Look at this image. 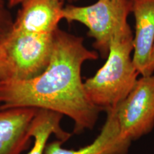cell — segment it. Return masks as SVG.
<instances>
[{"instance_id": "4fadbf2b", "label": "cell", "mask_w": 154, "mask_h": 154, "mask_svg": "<svg viewBox=\"0 0 154 154\" xmlns=\"http://www.w3.org/2000/svg\"><path fill=\"white\" fill-rule=\"evenodd\" d=\"M153 73H154V44L151 49V55H150L149 63H148L146 71L145 72H144V74L143 76L151 75L152 74H153Z\"/></svg>"}, {"instance_id": "7a4b0ae2", "label": "cell", "mask_w": 154, "mask_h": 154, "mask_svg": "<svg viewBox=\"0 0 154 154\" xmlns=\"http://www.w3.org/2000/svg\"><path fill=\"white\" fill-rule=\"evenodd\" d=\"M133 51L134 35L127 25L112 38L103 66L84 82L88 99L101 111L116 107L137 82L140 73L133 62Z\"/></svg>"}, {"instance_id": "9a60e30c", "label": "cell", "mask_w": 154, "mask_h": 154, "mask_svg": "<svg viewBox=\"0 0 154 154\" xmlns=\"http://www.w3.org/2000/svg\"><path fill=\"white\" fill-rule=\"evenodd\" d=\"M0 80H1V79H0Z\"/></svg>"}, {"instance_id": "ba28073f", "label": "cell", "mask_w": 154, "mask_h": 154, "mask_svg": "<svg viewBox=\"0 0 154 154\" xmlns=\"http://www.w3.org/2000/svg\"><path fill=\"white\" fill-rule=\"evenodd\" d=\"M106 112L107 116L104 124L91 143L72 150L62 147V141L54 140L47 143L44 154H128L131 141L121 136L116 109Z\"/></svg>"}, {"instance_id": "5bb4252c", "label": "cell", "mask_w": 154, "mask_h": 154, "mask_svg": "<svg viewBox=\"0 0 154 154\" xmlns=\"http://www.w3.org/2000/svg\"><path fill=\"white\" fill-rule=\"evenodd\" d=\"M5 2L7 3V6L9 7V8H11V7H17V6L20 5L21 4L24 2L26 1V0H5ZM57 1L61 2H77L78 0H57Z\"/></svg>"}, {"instance_id": "5b68a950", "label": "cell", "mask_w": 154, "mask_h": 154, "mask_svg": "<svg viewBox=\"0 0 154 154\" xmlns=\"http://www.w3.org/2000/svg\"><path fill=\"white\" fill-rule=\"evenodd\" d=\"M116 109L123 137L132 142L149 134L154 128V73L138 79Z\"/></svg>"}, {"instance_id": "7c38bea8", "label": "cell", "mask_w": 154, "mask_h": 154, "mask_svg": "<svg viewBox=\"0 0 154 154\" xmlns=\"http://www.w3.org/2000/svg\"><path fill=\"white\" fill-rule=\"evenodd\" d=\"M12 72L3 43L0 44V79L11 78Z\"/></svg>"}, {"instance_id": "9c48e42d", "label": "cell", "mask_w": 154, "mask_h": 154, "mask_svg": "<svg viewBox=\"0 0 154 154\" xmlns=\"http://www.w3.org/2000/svg\"><path fill=\"white\" fill-rule=\"evenodd\" d=\"M135 18L133 62L144 74L154 44V0H129Z\"/></svg>"}, {"instance_id": "3957f363", "label": "cell", "mask_w": 154, "mask_h": 154, "mask_svg": "<svg viewBox=\"0 0 154 154\" xmlns=\"http://www.w3.org/2000/svg\"><path fill=\"white\" fill-rule=\"evenodd\" d=\"M131 12L129 0H98L88 6L69 5L63 7V19L78 22L88 28V36L93 38V47L103 58H106L112 38L128 25Z\"/></svg>"}, {"instance_id": "6da1fadb", "label": "cell", "mask_w": 154, "mask_h": 154, "mask_svg": "<svg viewBox=\"0 0 154 154\" xmlns=\"http://www.w3.org/2000/svg\"><path fill=\"white\" fill-rule=\"evenodd\" d=\"M99 54L87 49L84 38L58 28L49 64L29 79L0 80L3 107L33 108L66 116L74 123L73 132L92 130L101 110L88 99L82 78L83 64Z\"/></svg>"}, {"instance_id": "277c9868", "label": "cell", "mask_w": 154, "mask_h": 154, "mask_svg": "<svg viewBox=\"0 0 154 154\" xmlns=\"http://www.w3.org/2000/svg\"><path fill=\"white\" fill-rule=\"evenodd\" d=\"M55 32L8 34L2 43L11 68V78L29 79L43 72L51 59Z\"/></svg>"}, {"instance_id": "52a82bcc", "label": "cell", "mask_w": 154, "mask_h": 154, "mask_svg": "<svg viewBox=\"0 0 154 154\" xmlns=\"http://www.w3.org/2000/svg\"><path fill=\"white\" fill-rule=\"evenodd\" d=\"M38 109L0 103V154H21L29 145L30 126Z\"/></svg>"}, {"instance_id": "8fae6325", "label": "cell", "mask_w": 154, "mask_h": 154, "mask_svg": "<svg viewBox=\"0 0 154 154\" xmlns=\"http://www.w3.org/2000/svg\"><path fill=\"white\" fill-rule=\"evenodd\" d=\"M8 8L5 0H0V44L11 32L14 22Z\"/></svg>"}, {"instance_id": "8992f818", "label": "cell", "mask_w": 154, "mask_h": 154, "mask_svg": "<svg viewBox=\"0 0 154 154\" xmlns=\"http://www.w3.org/2000/svg\"><path fill=\"white\" fill-rule=\"evenodd\" d=\"M63 2L57 0H26L20 5L9 33H54L63 19Z\"/></svg>"}, {"instance_id": "30bf717a", "label": "cell", "mask_w": 154, "mask_h": 154, "mask_svg": "<svg viewBox=\"0 0 154 154\" xmlns=\"http://www.w3.org/2000/svg\"><path fill=\"white\" fill-rule=\"evenodd\" d=\"M63 116L54 111L38 109L30 126V136L34 139L32 147L26 154H44L45 148L51 135L63 143L72 134L61 126Z\"/></svg>"}]
</instances>
